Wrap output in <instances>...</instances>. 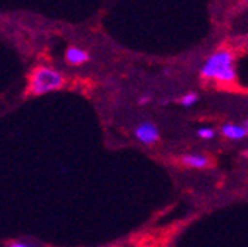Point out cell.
<instances>
[{"label": "cell", "mask_w": 248, "mask_h": 247, "mask_svg": "<svg viewBox=\"0 0 248 247\" xmlns=\"http://www.w3.org/2000/svg\"><path fill=\"white\" fill-rule=\"evenodd\" d=\"M180 161L183 165L189 167V168H206L209 167L210 164V159L206 156V155H202V153H186L180 158Z\"/></svg>", "instance_id": "5"}, {"label": "cell", "mask_w": 248, "mask_h": 247, "mask_svg": "<svg viewBox=\"0 0 248 247\" xmlns=\"http://www.w3.org/2000/svg\"><path fill=\"white\" fill-rule=\"evenodd\" d=\"M64 76L52 67H36L29 78V86L28 90L32 96H43L61 90L64 86Z\"/></svg>", "instance_id": "2"}, {"label": "cell", "mask_w": 248, "mask_h": 247, "mask_svg": "<svg viewBox=\"0 0 248 247\" xmlns=\"http://www.w3.org/2000/svg\"><path fill=\"white\" fill-rule=\"evenodd\" d=\"M198 138L202 140H214L215 138V131L212 128H200L197 131Z\"/></svg>", "instance_id": "8"}, {"label": "cell", "mask_w": 248, "mask_h": 247, "mask_svg": "<svg viewBox=\"0 0 248 247\" xmlns=\"http://www.w3.org/2000/svg\"><path fill=\"white\" fill-rule=\"evenodd\" d=\"M65 59H67V63L71 66H82V64L90 61V55H88V52H85L83 49L68 47L67 52H65Z\"/></svg>", "instance_id": "6"}, {"label": "cell", "mask_w": 248, "mask_h": 247, "mask_svg": "<svg viewBox=\"0 0 248 247\" xmlns=\"http://www.w3.org/2000/svg\"><path fill=\"white\" fill-rule=\"evenodd\" d=\"M200 75L203 79L217 81L219 83H232L236 79L234 70V58L230 50L221 49L210 55L203 64Z\"/></svg>", "instance_id": "1"}, {"label": "cell", "mask_w": 248, "mask_h": 247, "mask_svg": "<svg viewBox=\"0 0 248 247\" xmlns=\"http://www.w3.org/2000/svg\"><path fill=\"white\" fill-rule=\"evenodd\" d=\"M197 102H198V96H197L195 93H186L185 96L180 97V100H179V103H180L182 106H185V108H191V106H194Z\"/></svg>", "instance_id": "7"}, {"label": "cell", "mask_w": 248, "mask_h": 247, "mask_svg": "<svg viewBox=\"0 0 248 247\" xmlns=\"http://www.w3.org/2000/svg\"><path fill=\"white\" fill-rule=\"evenodd\" d=\"M135 138L144 146H153L159 141V129L152 121H142L135 128Z\"/></svg>", "instance_id": "3"}, {"label": "cell", "mask_w": 248, "mask_h": 247, "mask_svg": "<svg viewBox=\"0 0 248 247\" xmlns=\"http://www.w3.org/2000/svg\"><path fill=\"white\" fill-rule=\"evenodd\" d=\"M219 132L227 140L241 141L248 137V120L244 123H226V125L221 126Z\"/></svg>", "instance_id": "4"}, {"label": "cell", "mask_w": 248, "mask_h": 247, "mask_svg": "<svg viewBox=\"0 0 248 247\" xmlns=\"http://www.w3.org/2000/svg\"><path fill=\"white\" fill-rule=\"evenodd\" d=\"M8 247H35V246L28 244V243H21V241H12Z\"/></svg>", "instance_id": "9"}, {"label": "cell", "mask_w": 248, "mask_h": 247, "mask_svg": "<svg viewBox=\"0 0 248 247\" xmlns=\"http://www.w3.org/2000/svg\"><path fill=\"white\" fill-rule=\"evenodd\" d=\"M148 102H150V96L145 94V96L140 97V99H138V102H136V103H138V105H145V103H148Z\"/></svg>", "instance_id": "10"}]
</instances>
